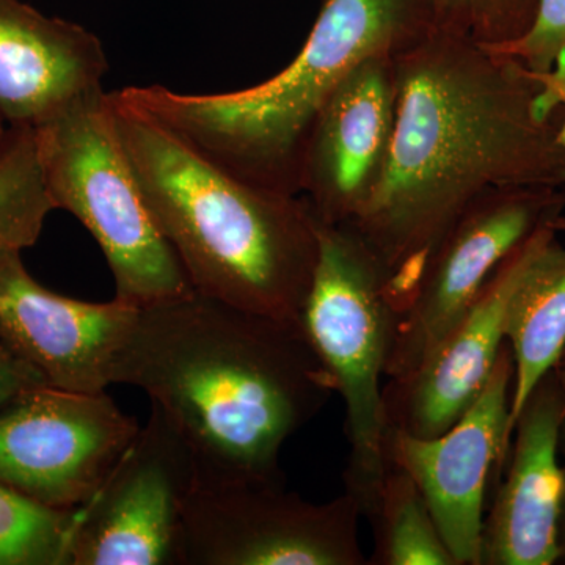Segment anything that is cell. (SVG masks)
Returning <instances> with one entry per match:
<instances>
[{
	"mask_svg": "<svg viewBox=\"0 0 565 565\" xmlns=\"http://www.w3.org/2000/svg\"><path fill=\"white\" fill-rule=\"evenodd\" d=\"M396 128L384 177L351 225L384 269L397 318L457 218L497 188L565 184L555 73L435 29L397 55Z\"/></svg>",
	"mask_w": 565,
	"mask_h": 565,
	"instance_id": "1",
	"label": "cell"
},
{
	"mask_svg": "<svg viewBox=\"0 0 565 565\" xmlns=\"http://www.w3.org/2000/svg\"><path fill=\"white\" fill-rule=\"evenodd\" d=\"M111 385L147 394L202 473L267 482H285L282 448L334 393L299 319L196 291L139 307Z\"/></svg>",
	"mask_w": 565,
	"mask_h": 565,
	"instance_id": "2",
	"label": "cell"
},
{
	"mask_svg": "<svg viewBox=\"0 0 565 565\" xmlns=\"http://www.w3.org/2000/svg\"><path fill=\"white\" fill-rule=\"evenodd\" d=\"M109 98L152 218L193 291L299 319L319 258L318 221L302 196L243 180L120 92Z\"/></svg>",
	"mask_w": 565,
	"mask_h": 565,
	"instance_id": "3",
	"label": "cell"
},
{
	"mask_svg": "<svg viewBox=\"0 0 565 565\" xmlns=\"http://www.w3.org/2000/svg\"><path fill=\"white\" fill-rule=\"evenodd\" d=\"M437 29L430 0H322L302 50L245 90L188 95L162 85L118 90L243 180L300 195V163L319 110L356 65L397 55Z\"/></svg>",
	"mask_w": 565,
	"mask_h": 565,
	"instance_id": "4",
	"label": "cell"
},
{
	"mask_svg": "<svg viewBox=\"0 0 565 565\" xmlns=\"http://www.w3.org/2000/svg\"><path fill=\"white\" fill-rule=\"evenodd\" d=\"M32 129L54 210L68 211L95 237L114 275L115 299L143 307L193 291L152 218L109 93H85Z\"/></svg>",
	"mask_w": 565,
	"mask_h": 565,
	"instance_id": "5",
	"label": "cell"
},
{
	"mask_svg": "<svg viewBox=\"0 0 565 565\" xmlns=\"http://www.w3.org/2000/svg\"><path fill=\"white\" fill-rule=\"evenodd\" d=\"M318 221V218H316ZM318 266L299 321L345 407L344 492L370 519L388 460L384 388L397 313L381 264L351 225L318 221Z\"/></svg>",
	"mask_w": 565,
	"mask_h": 565,
	"instance_id": "6",
	"label": "cell"
},
{
	"mask_svg": "<svg viewBox=\"0 0 565 565\" xmlns=\"http://www.w3.org/2000/svg\"><path fill=\"white\" fill-rule=\"evenodd\" d=\"M359 504L310 503L285 482L199 471L182 515L178 565H367Z\"/></svg>",
	"mask_w": 565,
	"mask_h": 565,
	"instance_id": "7",
	"label": "cell"
},
{
	"mask_svg": "<svg viewBox=\"0 0 565 565\" xmlns=\"http://www.w3.org/2000/svg\"><path fill=\"white\" fill-rule=\"evenodd\" d=\"M139 430L106 392L33 386L0 412V484L55 511H77Z\"/></svg>",
	"mask_w": 565,
	"mask_h": 565,
	"instance_id": "8",
	"label": "cell"
},
{
	"mask_svg": "<svg viewBox=\"0 0 565 565\" xmlns=\"http://www.w3.org/2000/svg\"><path fill=\"white\" fill-rule=\"evenodd\" d=\"M191 446L156 407L76 511L70 565H178L182 515L199 479Z\"/></svg>",
	"mask_w": 565,
	"mask_h": 565,
	"instance_id": "9",
	"label": "cell"
},
{
	"mask_svg": "<svg viewBox=\"0 0 565 565\" xmlns=\"http://www.w3.org/2000/svg\"><path fill=\"white\" fill-rule=\"evenodd\" d=\"M564 207L565 195L557 188H497L479 195L446 234L414 299L397 318L386 381L414 373L498 266Z\"/></svg>",
	"mask_w": 565,
	"mask_h": 565,
	"instance_id": "10",
	"label": "cell"
},
{
	"mask_svg": "<svg viewBox=\"0 0 565 565\" xmlns=\"http://www.w3.org/2000/svg\"><path fill=\"white\" fill-rule=\"evenodd\" d=\"M514 359L508 341L473 404L446 433L414 437L388 427V465L403 468L422 490L456 565H479L487 489L511 446Z\"/></svg>",
	"mask_w": 565,
	"mask_h": 565,
	"instance_id": "11",
	"label": "cell"
},
{
	"mask_svg": "<svg viewBox=\"0 0 565 565\" xmlns=\"http://www.w3.org/2000/svg\"><path fill=\"white\" fill-rule=\"evenodd\" d=\"M397 98L396 57L375 55L356 65L323 103L299 178L300 196L319 222L348 225L370 203L392 150Z\"/></svg>",
	"mask_w": 565,
	"mask_h": 565,
	"instance_id": "12",
	"label": "cell"
},
{
	"mask_svg": "<svg viewBox=\"0 0 565 565\" xmlns=\"http://www.w3.org/2000/svg\"><path fill=\"white\" fill-rule=\"evenodd\" d=\"M21 248L0 247V344L44 384L102 393L139 307L84 302L41 286Z\"/></svg>",
	"mask_w": 565,
	"mask_h": 565,
	"instance_id": "13",
	"label": "cell"
},
{
	"mask_svg": "<svg viewBox=\"0 0 565 565\" xmlns=\"http://www.w3.org/2000/svg\"><path fill=\"white\" fill-rule=\"evenodd\" d=\"M553 221L539 226L498 266L471 307L414 373L385 382L388 427L414 437H435L475 403L503 351L512 296L555 232Z\"/></svg>",
	"mask_w": 565,
	"mask_h": 565,
	"instance_id": "14",
	"label": "cell"
},
{
	"mask_svg": "<svg viewBox=\"0 0 565 565\" xmlns=\"http://www.w3.org/2000/svg\"><path fill=\"white\" fill-rule=\"evenodd\" d=\"M564 419L565 386L555 366L515 418L508 473L482 523L479 565H552L563 559L564 475L557 455Z\"/></svg>",
	"mask_w": 565,
	"mask_h": 565,
	"instance_id": "15",
	"label": "cell"
},
{
	"mask_svg": "<svg viewBox=\"0 0 565 565\" xmlns=\"http://www.w3.org/2000/svg\"><path fill=\"white\" fill-rule=\"evenodd\" d=\"M109 71L98 36L22 2L0 0V115L10 128H35Z\"/></svg>",
	"mask_w": 565,
	"mask_h": 565,
	"instance_id": "16",
	"label": "cell"
},
{
	"mask_svg": "<svg viewBox=\"0 0 565 565\" xmlns=\"http://www.w3.org/2000/svg\"><path fill=\"white\" fill-rule=\"evenodd\" d=\"M546 239L505 316V341L514 359L511 430L535 385L556 366L565 349V215Z\"/></svg>",
	"mask_w": 565,
	"mask_h": 565,
	"instance_id": "17",
	"label": "cell"
},
{
	"mask_svg": "<svg viewBox=\"0 0 565 565\" xmlns=\"http://www.w3.org/2000/svg\"><path fill=\"white\" fill-rule=\"evenodd\" d=\"M373 553L367 565H456L422 490L390 463L370 519Z\"/></svg>",
	"mask_w": 565,
	"mask_h": 565,
	"instance_id": "18",
	"label": "cell"
},
{
	"mask_svg": "<svg viewBox=\"0 0 565 565\" xmlns=\"http://www.w3.org/2000/svg\"><path fill=\"white\" fill-rule=\"evenodd\" d=\"M51 211L33 129L10 128L0 148V247H33Z\"/></svg>",
	"mask_w": 565,
	"mask_h": 565,
	"instance_id": "19",
	"label": "cell"
},
{
	"mask_svg": "<svg viewBox=\"0 0 565 565\" xmlns=\"http://www.w3.org/2000/svg\"><path fill=\"white\" fill-rule=\"evenodd\" d=\"M76 511H55L0 484V565H70Z\"/></svg>",
	"mask_w": 565,
	"mask_h": 565,
	"instance_id": "20",
	"label": "cell"
},
{
	"mask_svg": "<svg viewBox=\"0 0 565 565\" xmlns=\"http://www.w3.org/2000/svg\"><path fill=\"white\" fill-rule=\"evenodd\" d=\"M437 29L479 46H508L533 24L539 0H430Z\"/></svg>",
	"mask_w": 565,
	"mask_h": 565,
	"instance_id": "21",
	"label": "cell"
},
{
	"mask_svg": "<svg viewBox=\"0 0 565 565\" xmlns=\"http://www.w3.org/2000/svg\"><path fill=\"white\" fill-rule=\"evenodd\" d=\"M493 51L511 55L534 73L552 74L555 68H564L565 0H539L533 24L525 35Z\"/></svg>",
	"mask_w": 565,
	"mask_h": 565,
	"instance_id": "22",
	"label": "cell"
},
{
	"mask_svg": "<svg viewBox=\"0 0 565 565\" xmlns=\"http://www.w3.org/2000/svg\"><path fill=\"white\" fill-rule=\"evenodd\" d=\"M39 385L46 384L35 371L20 362L0 344V412L6 411L18 397Z\"/></svg>",
	"mask_w": 565,
	"mask_h": 565,
	"instance_id": "23",
	"label": "cell"
},
{
	"mask_svg": "<svg viewBox=\"0 0 565 565\" xmlns=\"http://www.w3.org/2000/svg\"><path fill=\"white\" fill-rule=\"evenodd\" d=\"M559 451L563 455V475H564V494H563V509H561V522H559V544L561 552H563V559H565V419L563 429H561Z\"/></svg>",
	"mask_w": 565,
	"mask_h": 565,
	"instance_id": "24",
	"label": "cell"
},
{
	"mask_svg": "<svg viewBox=\"0 0 565 565\" xmlns=\"http://www.w3.org/2000/svg\"><path fill=\"white\" fill-rule=\"evenodd\" d=\"M10 126L9 122L6 121V118L0 115V148L6 143L7 136H9Z\"/></svg>",
	"mask_w": 565,
	"mask_h": 565,
	"instance_id": "25",
	"label": "cell"
},
{
	"mask_svg": "<svg viewBox=\"0 0 565 565\" xmlns=\"http://www.w3.org/2000/svg\"><path fill=\"white\" fill-rule=\"evenodd\" d=\"M557 371H559L561 379H563L565 386V349L563 355H561L559 362L556 363Z\"/></svg>",
	"mask_w": 565,
	"mask_h": 565,
	"instance_id": "26",
	"label": "cell"
}]
</instances>
